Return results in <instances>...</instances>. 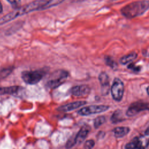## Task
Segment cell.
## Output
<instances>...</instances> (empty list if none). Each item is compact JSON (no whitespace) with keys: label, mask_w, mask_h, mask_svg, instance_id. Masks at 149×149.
Wrapping results in <instances>:
<instances>
[{"label":"cell","mask_w":149,"mask_h":149,"mask_svg":"<svg viewBox=\"0 0 149 149\" xmlns=\"http://www.w3.org/2000/svg\"><path fill=\"white\" fill-rule=\"evenodd\" d=\"M149 9V0H140L127 4L121 9V13L127 19H133L144 14Z\"/></svg>","instance_id":"cell-1"},{"label":"cell","mask_w":149,"mask_h":149,"mask_svg":"<svg viewBox=\"0 0 149 149\" xmlns=\"http://www.w3.org/2000/svg\"><path fill=\"white\" fill-rule=\"evenodd\" d=\"M69 75L68 71L65 69H58L51 74L46 83V86L51 89H55L66 82Z\"/></svg>","instance_id":"cell-2"},{"label":"cell","mask_w":149,"mask_h":149,"mask_svg":"<svg viewBox=\"0 0 149 149\" xmlns=\"http://www.w3.org/2000/svg\"><path fill=\"white\" fill-rule=\"evenodd\" d=\"M47 72V71L44 68L24 71L21 73V78L25 83L33 85L40 82L46 75Z\"/></svg>","instance_id":"cell-3"},{"label":"cell","mask_w":149,"mask_h":149,"mask_svg":"<svg viewBox=\"0 0 149 149\" xmlns=\"http://www.w3.org/2000/svg\"><path fill=\"white\" fill-rule=\"evenodd\" d=\"M110 109L108 105H92L84 107L78 111V114L80 116H89L104 113Z\"/></svg>","instance_id":"cell-4"},{"label":"cell","mask_w":149,"mask_h":149,"mask_svg":"<svg viewBox=\"0 0 149 149\" xmlns=\"http://www.w3.org/2000/svg\"><path fill=\"white\" fill-rule=\"evenodd\" d=\"M125 90L124 83L119 78L114 79L111 87V93L113 98L118 102L122 100Z\"/></svg>","instance_id":"cell-5"},{"label":"cell","mask_w":149,"mask_h":149,"mask_svg":"<svg viewBox=\"0 0 149 149\" xmlns=\"http://www.w3.org/2000/svg\"><path fill=\"white\" fill-rule=\"evenodd\" d=\"M26 12L24 6H21L20 8L14 9L13 11L6 14L3 17L0 18V26L6 24L7 23L9 22L19 16L26 15Z\"/></svg>","instance_id":"cell-6"},{"label":"cell","mask_w":149,"mask_h":149,"mask_svg":"<svg viewBox=\"0 0 149 149\" xmlns=\"http://www.w3.org/2000/svg\"><path fill=\"white\" fill-rule=\"evenodd\" d=\"M149 110V104L145 102H136L132 104L126 111L127 117H133L143 111Z\"/></svg>","instance_id":"cell-7"},{"label":"cell","mask_w":149,"mask_h":149,"mask_svg":"<svg viewBox=\"0 0 149 149\" xmlns=\"http://www.w3.org/2000/svg\"><path fill=\"white\" fill-rule=\"evenodd\" d=\"M98 80L101 85V91L102 95H108L110 91L111 90L109 76L105 72H102L98 75Z\"/></svg>","instance_id":"cell-8"},{"label":"cell","mask_w":149,"mask_h":149,"mask_svg":"<svg viewBox=\"0 0 149 149\" xmlns=\"http://www.w3.org/2000/svg\"><path fill=\"white\" fill-rule=\"evenodd\" d=\"M91 89L86 84H81L75 86L71 89V94L76 97H83L87 96L90 93Z\"/></svg>","instance_id":"cell-9"},{"label":"cell","mask_w":149,"mask_h":149,"mask_svg":"<svg viewBox=\"0 0 149 149\" xmlns=\"http://www.w3.org/2000/svg\"><path fill=\"white\" fill-rule=\"evenodd\" d=\"M87 102L85 101H77L74 102H71L64 105H61L57 109V110L59 112L61 113H68L79 109V107L86 105Z\"/></svg>","instance_id":"cell-10"},{"label":"cell","mask_w":149,"mask_h":149,"mask_svg":"<svg viewBox=\"0 0 149 149\" xmlns=\"http://www.w3.org/2000/svg\"><path fill=\"white\" fill-rule=\"evenodd\" d=\"M91 131V127L88 125H83L80 130L77 133L75 137V141L76 144H80L82 143L86 139L88 135Z\"/></svg>","instance_id":"cell-11"},{"label":"cell","mask_w":149,"mask_h":149,"mask_svg":"<svg viewBox=\"0 0 149 149\" xmlns=\"http://www.w3.org/2000/svg\"><path fill=\"white\" fill-rule=\"evenodd\" d=\"M22 88L19 86H11L0 88V96L3 95H13L18 93Z\"/></svg>","instance_id":"cell-12"},{"label":"cell","mask_w":149,"mask_h":149,"mask_svg":"<svg viewBox=\"0 0 149 149\" xmlns=\"http://www.w3.org/2000/svg\"><path fill=\"white\" fill-rule=\"evenodd\" d=\"M138 57V54L136 52H132L127 55L122 57L119 59V63L123 65L132 63Z\"/></svg>","instance_id":"cell-13"},{"label":"cell","mask_w":149,"mask_h":149,"mask_svg":"<svg viewBox=\"0 0 149 149\" xmlns=\"http://www.w3.org/2000/svg\"><path fill=\"white\" fill-rule=\"evenodd\" d=\"M130 132V128L129 127L121 126L117 127L113 129L114 136L116 138H121L126 136Z\"/></svg>","instance_id":"cell-14"},{"label":"cell","mask_w":149,"mask_h":149,"mask_svg":"<svg viewBox=\"0 0 149 149\" xmlns=\"http://www.w3.org/2000/svg\"><path fill=\"white\" fill-rule=\"evenodd\" d=\"M125 149H144L140 139L135 137L125 146Z\"/></svg>","instance_id":"cell-15"},{"label":"cell","mask_w":149,"mask_h":149,"mask_svg":"<svg viewBox=\"0 0 149 149\" xmlns=\"http://www.w3.org/2000/svg\"><path fill=\"white\" fill-rule=\"evenodd\" d=\"M122 113L121 110H117L114 112L111 117V121L113 123H118L124 121Z\"/></svg>","instance_id":"cell-16"},{"label":"cell","mask_w":149,"mask_h":149,"mask_svg":"<svg viewBox=\"0 0 149 149\" xmlns=\"http://www.w3.org/2000/svg\"><path fill=\"white\" fill-rule=\"evenodd\" d=\"M65 0H47V2L46 4L42 8L41 11L46 10L49 8H51L52 7H54L62 3Z\"/></svg>","instance_id":"cell-17"},{"label":"cell","mask_w":149,"mask_h":149,"mask_svg":"<svg viewBox=\"0 0 149 149\" xmlns=\"http://www.w3.org/2000/svg\"><path fill=\"white\" fill-rule=\"evenodd\" d=\"M104 59H105V62L106 63V65L110 67L111 68L116 69L118 67L117 63L111 57L105 56Z\"/></svg>","instance_id":"cell-18"},{"label":"cell","mask_w":149,"mask_h":149,"mask_svg":"<svg viewBox=\"0 0 149 149\" xmlns=\"http://www.w3.org/2000/svg\"><path fill=\"white\" fill-rule=\"evenodd\" d=\"M106 121V118L104 116H99L96 118L94 120V127L96 129L98 128L102 125H103Z\"/></svg>","instance_id":"cell-19"},{"label":"cell","mask_w":149,"mask_h":149,"mask_svg":"<svg viewBox=\"0 0 149 149\" xmlns=\"http://www.w3.org/2000/svg\"><path fill=\"white\" fill-rule=\"evenodd\" d=\"M76 144V141H75V137L72 136L67 142V143L65 144V148L67 149H71Z\"/></svg>","instance_id":"cell-20"},{"label":"cell","mask_w":149,"mask_h":149,"mask_svg":"<svg viewBox=\"0 0 149 149\" xmlns=\"http://www.w3.org/2000/svg\"><path fill=\"white\" fill-rule=\"evenodd\" d=\"M7 1L11 5L14 9L21 7V0H7Z\"/></svg>","instance_id":"cell-21"},{"label":"cell","mask_w":149,"mask_h":149,"mask_svg":"<svg viewBox=\"0 0 149 149\" xmlns=\"http://www.w3.org/2000/svg\"><path fill=\"white\" fill-rule=\"evenodd\" d=\"M95 145V142L92 140H88L85 142L83 147L84 149H93V148L94 147Z\"/></svg>","instance_id":"cell-22"},{"label":"cell","mask_w":149,"mask_h":149,"mask_svg":"<svg viewBox=\"0 0 149 149\" xmlns=\"http://www.w3.org/2000/svg\"><path fill=\"white\" fill-rule=\"evenodd\" d=\"M127 68L132 70V71H133V72H140V69H141V67H140L136 66V65H135V64H133V63H129V65H128V67H127Z\"/></svg>","instance_id":"cell-23"},{"label":"cell","mask_w":149,"mask_h":149,"mask_svg":"<svg viewBox=\"0 0 149 149\" xmlns=\"http://www.w3.org/2000/svg\"><path fill=\"white\" fill-rule=\"evenodd\" d=\"M144 134L146 136H149V126L146 129V131L144 132Z\"/></svg>","instance_id":"cell-24"},{"label":"cell","mask_w":149,"mask_h":149,"mask_svg":"<svg viewBox=\"0 0 149 149\" xmlns=\"http://www.w3.org/2000/svg\"><path fill=\"white\" fill-rule=\"evenodd\" d=\"M3 12V7L1 1H0V14L2 13Z\"/></svg>","instance_id":"cell-25"},{"label":"cell","mask_w":149,"mask_h":149,"mask_svg":"<svg viewBox=\"0 0 149 149\" xmlns=\"http://www.w3.org/2000/svg\"><path fill=\"white\" fill-rule=\"evenodd\" d=\"M146 91H147V93L148 94V96H149V86H148L147 88V89H146Z\"/></svg>","instance_id":"cell-26"},{"label":"cell","mask_w":149,"mask_h":149,"mask_svg":"<svg viewBox=\"0 0 149 149\" xmlns=\"http://www.w3.org/2000/svg\"><path fill=\"white\" fill-rule=\"evenodd\" d=\"M148 56H149V54H148Z\"/></svg>","instance_id":"cell-27"}]
</instances>
